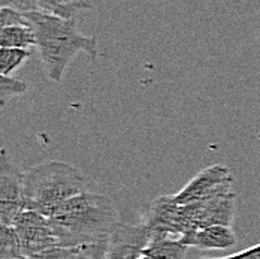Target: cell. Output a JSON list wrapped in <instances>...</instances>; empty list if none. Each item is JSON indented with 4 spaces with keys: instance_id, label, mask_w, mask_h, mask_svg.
<instances>
[{
    "instance_id": "1",
    "label": "cell",
    "mask_w": 260,
    "mask_h": 259,
    "mask_svg": "<svg viewBox=\"0 0 260 259\" xmlns=\"http://www.w3.org/2000/svg\"><path fill=\"white\" fill-rule=\"evenodd\" d=\"M48 222L60 247H79L106 240L120 219L108 196L85 190L63 203Z\"/></svg>"
},
{
    "instance_id": "2",
    "label": "cell",
    "mask_w": 260,
    "mask_h": 259,
    "mask_svg": "<svg viewBox=\"0 0 260 259\" xmlns=\"http://www.w3.org/2000/svg\"><path fill=\"white\" fill-rule=\"evenodd\" d=\"M36 35V48L47 77L60 84L72 59L84 52L98 57V41L84 35L75 18H61L42 11L26 12Z\"/></svg>"
},
{
    "instance_id": "3",
    "label": "cell",
    "mask_w": 260,
    "mask_h": 259,
    "mask_svg": "<svg viewBox=\"0 0 260 259\" xmlns=\"http://www.w3.org/2000/svg\"><path fill=\"white\" fill-rule=\"evenodd\" d=\"M85 190L84 174L77 166L64 162H44L24 172L26 210H35L45 217H50L63 203Z\"/></svg>"
},
{
    "instance_id": "4",
    "label": "cell",
    "mask_w": 260,
    "mask_h": 259,
    "mask_svg": "<svg viewBox=\"0 0 260 259\" xmlns=\"http://www.w3.org/2000/svg\"><path fill=\"white\" fill-rule=\"evenodd\" d=\"M236 208V193L229 192L209 199L182 206L187 233L212 225L232 226Z\"/></svg>"
},
{
    "instance_id": "5",
    "label": "cell",
    "mask_w": 260,
    "mask_h": 259,
    "mask_svg": "<svg viewBox=\"0 0 260 259\" xmlns=\"http://www.w3.org/2000/svg\"><path fill=\"white\" fill-rule=\"evenodd\" d=\"M26 210L24 204V172L14 165L6 150L0 157V222L12 226Z\"/></svg>"
},
{
    "instance_id": "6",
    "label": "cell",
    "mask_w": 260,
    "mask_h": 259,
    "mask_svg": "<svg viewBox=\"0 0 260 259\" xmlns=\"http://www.w3.org/2000/svg\"><path fill=\"white\" fill-rule=\"evenodd\" d=\"M234 177L228 166L211 165L198 172L190 182L174 195L175 201L181 206L209 199L223 193L232 192Z\"/></svg>"
},
{
    "instance_id": "7",
    "label": "cell",
    "mask_w": 260,
    "mask_h": 259,
    "mask_svg": "<svg viewBox=\"0 0 260 259\" xmlns=\"http://www.w3.org/2000/svg\"><path fill=\"white\" fill-rule=\"evenodd\" d=\"M12 226L20 237L24 259L58 246L48 217L35 210H24Z\"/></svg>"
},
{
    "instance_id": "8",
    "label": "cell",
    "mask_w": 260,
    "mask_h": 259,
    "mask_svg": "<svg viewBox=\"0 0 260 259\" xmlns=\"http://www.w3.org/2000/svg\"><path fill=\"white\" fill-rule=\"evenodd\" d=\"M142 222L147 225L151 235H165L181 238L187 231L182 206L174 195H161L147 208Z\"/></svg>"
},
{
    "instance_id": "9",
    "label": "cell",
    "mask_w": 260,
    "mask_h": 259,
    "mask_svg": "<svg viewBox=\"0 0 260 259\" xmlns=\"http://www.w3.org/2000/svg\"><path fill=\"white\" fill-rule=\"evenodd\" d=\"M150 237V229L144 222L135 225L120 222L106 240L105 259H139Z\"/></svg>"
},
{
    "instance_id": "10",
    "label": "cell",
    "mask_w": 260,
    "mask_h": 259,
    "mask_svg": "<svg viewBox=\"0 0 260 259\" xmlns=\"http://www.w3.org/2000/svg\"><path fill=\"white\" fill-rule=\"evenodd\" d=\"M180 240L185 246H191L199 250H228L234 247L238 241L234 228L226 225H212L201 228L184 234Z\"/></svg>"
},
{
    "instance_id": "11",
    "label": "cell",
    "mask_w": 260,
    "mask_h": 259,
    "mask_svg": "<svg viewBox=\"0 0 260 259\" xmlns=\"http://www.w3.org/2000/svg\"><path fill=\"white\" fill-rule=\"evenodd\" d=\"M187 249L180 238L151 235L142 255L145 259H184Z\"/></svg>"
},
{
    "instance_id": "12",
    "label": "cell",
    "mask_w": 260,
    "mask_h": 259,
    "mask_svg": "<svg viewBox=\"0 0 260 259\" xmlns=\"http://www.w3.org/2000/svg\"><path fill=\"white\" fill-rule=\"evenodd\" d=\"M36 47V35L31 26L0 27V48Z\"/></svg>"
},
{
    "instance_id": "13",
    "label": "cell",
    "mask_w": 260,
    "mask_h": 259,
    "mask_svg": "<svg viewBox=\"0 0 260 259\" xmlns=\"http://www.w3.org/2000/svg\"><path fill=\"white\" fill-rule=\"evenodd\" d=\"M93 9V0H39V11L61 18H75L81 11Z\"/></svg>"
},
{
    "instance_id": "14",
    "label": "cell",
    "mask_w": 260,
    "mask_h": 259,
    "mask_svg": "<svg viewBox=\"0 0 260 259\" xmlns=\"http://www.w3.org/2000/svg\"><path fill=\"white\" fill-rule=\"evenodd\" d=\"M0 259H24L23 246L14 226H0Z\"/></svg>"
},
{
    "instance_id": "15",
    "label": "cell",
    "mask_w": 260,
    "mask_h": 259,
    "mask_svg": "<svg viewBox=\"0 0 260 259\" xmlns=\"http://www.w3.org/2000/svg\"><path fill=\"white\" fill-rule=\"evenodd\" d=\"M30 51L24 48H0V72L2 75H9L18 69L27 59Z\"/></svg>"
},
{
    "instance_id": "16",
    "label": "cell",
    "mask_w": 260,
    "mask_h": 259,
    "mask_svg": "<svg viewBox=\"0 0 260 259\" xmlns=\"http://www.w3.org/2000/svg\"><path fill=\"white\" fill-rule=\"evenodd\" d=\"M27 89H28V85L24 81L9 77V75H2L0 77V101H2V105L6 104L14 96L26 93Z\"/></svg>"
},
{
    "instance_id": "17",
    "label": "cell",
    "mask_w": 260,
    "mask_h": 259,
    "mask_svg": "<svg viewBox=\"0 0 260 259\" xmlns=\"http://www.w3.org/2000/svg\"><path fill=\"white\" fill-rule=\"evenodd\" d=\"M106 240L75 247L74 258L72 259H105V255H106Z\"/></svg>"
},
{
    "instance_id": "18",
    "label": "cell",
    "mask_w": 260,
    "mask_h": 259,
    "mask_svg": "<svg viewBox=\"0 0 260 259\" xmlns=\"http://www.w3.org/2000/svg\"><path fill=\"white\" fill-rule=\"evenodd\" d=\"M31 26L27 15L12 8H0V27Z\"/></svg>"
},
{
    "instance_id": "19",
    "label": "cell",
    "mask_w": 260,
    "mask_h": 259,
    "mask_svg": "<svg viewBox=\"0 0 260 259\" xmlns=\"http://www.w3.org/2000/svg\"><path fill=\"white\" fill-rule=\"evenodd\" d=\"M2 8H12L21 12L39 11V0H0Z\"/></svg>"
},
{
    "instance_id": "20",
    "label": "cell",
    "mask_w": 260,
    "mask_h": 259,
    "mask_svg": "<svg viewBox=\"0 0 260 259\" xmlns=\"http://www.w3.org/2000/svg\"><path fill=\"white\" fill-rule=\"evenodd\" d=\"M201 259H260V243L256 246H251L248 249H244L234 255L220 256V258H201Z\"/></svg>"
}]
</instances>
